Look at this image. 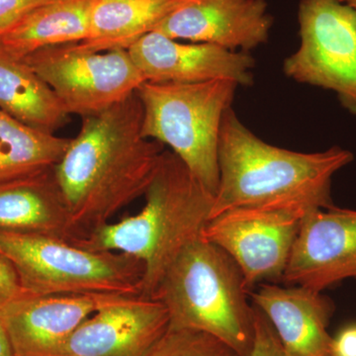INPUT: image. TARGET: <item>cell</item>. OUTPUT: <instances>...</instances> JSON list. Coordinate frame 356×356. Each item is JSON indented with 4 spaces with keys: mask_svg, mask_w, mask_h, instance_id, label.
I'll list each match as a JSON object with an SVG mask.
<instances>
[{
    "mask_svg": "<svg viewBox=\"0 0 356 356\" xmlns=\"http://www.w3.org/2000/svg\"><path fill=\"white\" fill-rule=\"evenodd\" d=\"M145 81L198 83L228 79L238 86L254 83V58L248 51H233L215 44H184L153 31L129 48Z\"/></svg>",
    "mask_w": 356,
    "mask_h": 356,
    "instance_id": "obj_13",
    "label": "cell"
},
{
    "mask_svg": "<svg viewBox=\"0 0 356 356\" xmlns=\"http://www.w3.org/2000/svg\"><path fill=\"white\" fill-rule=\"evenodd\" d=\"M355 156L332 147L299 153L259 139L229 108L219 140V186L211 218L235 208L306 213L334 205L332 177Z\"/></svg>",
    "mask_w": 356,
    "mask_h": 356,
    "instance_id": "obj_2",
    "label": "cell"
},
{
    "mask_svg": "<svg viewBox=\"0 0 356 356\" xmlns=\"http://www.w3.org/2000/svg\"><path fill=\"white\" fill-rule=\"evenodd\" d=\"M0 356H13L10 341L1 321H0Z\"/></svg>",
    "mask_w": 356,
    "mask_h": 356,
    "instance_id": "obj_26",
    "label": "cell"
},
{
    "mask_svg": "<svg viewBox=\"0 0 356 356\" xmlns=\"http://www.w3.org/2000/svg\"><path fill=\"white\" fill-rule=\"evenodd\" d=\"M273 25L266 0H184L154 31L248 53L268 41Z\"/></svg>",
    "mask_w": 356,
    "mask_h": 356,
    "instance_id": "obj_14",
    "label": "cell"
},
{
    "mask_svg": "<svg viewBox=\"0 0 356 356\" xmlns=\"http://www.w3.org/2000/svg\"><path fill=\"white\" fill-rule=\"evenodd\" d=\"M23 60L53 89L67 113L83 118L123 102L145 83L128 50L95 53L74 43L42 49Z\"/></svg>",
    "mask_w": 356,
    "mask_h": 356,
    "instance_id": "obj_8",
    "label": "cell"
},
{
    "mask_svg": "<svg viewBox=\"0 0 356 356\" xmlns=\"http://www.w3.org/2000/svg\"><path fill=\"white\" fill-rule=\"evenodd\" d=\"M92 0H48L0 35V49L23 60L49 47L88 38Z\"/></svg>",
    "mask_w": 356,
    "mask_h": 356,
    "instance_id": "obj_18",
    "label": "cell"
},
{
    "mask_svg": "<svg viewBox=\"0 0 356 356\" xmlns=\"http://www.w3.org/2000/svg\"><path fill=\"white\" fill-rule=\"evenodd\" d=\"M25 295L29 294L23 289L13 266L0 257V309Z\"/></svg>",
    "mask_w": 356,
    "mask_h": 356,
    "instance_id": "obj_24",
    "label": "cell"
},
{
    "mask_svg": "<svg viewBox=\"0 0 356 356\" xmlns=\"http://www.w3.org/2000/svg\"><path fill=\"white\" fill-rule=\"evenodd\" d=\"M238 88L228 79L198 83L145 81L136 91L143 106V136L170 147L214 195L219 186L222 121Z\"/></svg>",
    "mask_w": 356,
    "mask_h": 356,
    "instance_id": "obj_5",
    "label": "cell"
},
{
    "mask_svg": "<svg viewBox=\"0 0 356 356\" xmlns=\"http://www.w3.org/2000/svg\"><path fill=\"white\" fill-rule=\"evenodd\" d=\"M300 44L283 72L299 83L334 91L356 116V10L339 0H301Z\"/></svg>",
    "mask_w": 356,
    "mask_h": 356,
    "instance_id": "obj_7",
    "label": "cell"
},
{
    "mask_svg": "<svg viewBox=\"0 0 356 356\" xmlns=\"http://www.w3.org/2000/svg\"><path fill=\"white\" fill-rule=\"evenodd\" d=\"M248 356H289L268 321L255 307L254 341Z\"/></svg>",
    "mask_w": 356,
    "mask_h": 356,
    "instance_id": "obj_22",
    "label": "cell"
},
{
    "mask_svg": "<svg viewBox=\"0 0 356 356\" xmlns=\"http://www.w3.org/2000/svg\"><path fill=\"white\" fill-rule=\"evenodd\" d=\"M248 295L235 261L200 236L168 267L152 299L165 306L168 329L205 332L248 356L254 322Z\"/></svg>",
    "mask_w": 356,
    "mask_h": 356,
    "instance_id": "obj_4",
    "label": "cell"
},
{
    "mask_svg": "<svg viewBox=\"0 0 356 356\" xmlns=\"http://www.w3.org/2000/svg\"><path fill=\"white\" fill-rule=\"evenodd\" d=\"M128 295H25L0 309L13 356H58L84 321Z\"/></svg>",
    "mask_w": 356,
    "mask_h": 356,
    "instance_id": "obj_11",
    "label": "cell"
},
{
    "mask_svg": "<svg viewBox=\"0 0 356 356\" xmlns=\"http://www.w3.org/2000/svg\"><path fill=\"white\" fill-rule=\"evenodd\" d=\"M0 231L79 240L56 177L55 166L0 182Z\"/></svg>",
    "mask_w": 356,
    "mask_h": 356,
    "instance_id": "obj_16",
    "label": "cell"
},
{
    "mask_svg": "<svg viewBox=\"0 0 356 356\" xmlns=\"http://www.w3.org/2000/svg\"><path fill=\"white\" fill-rule=\"evenodd\" d=\"M70 139L25 125L0 111V182L57 165Z\"/></svg>",
    "mask_w": 356,
    "mask_h": 356,
    "instance_id": "obj_20",
    "label": "cell"
},
{
    "mask_svg": "<svg viewBox=\"0 0 356 356\" xmlns=\"http://www.w3.org/2000/svg\"><path fill=\"white\" fill-rule=\"evenodd\" d=\"M184 0H92L88 38L76 43L81 50H129L154 31Z\"/></svg>",
    "mask_w": 356,
    "mask_h": 356,
    "instance_id": "obj_17",
    "label": "cell"
},
{
    "mask_svg": "<svg viewBox=\"0 0 356 356\" xmlns=\"http://www.w3.org/2000/svg\"><path fill=\"white\" fill-rule=\"evenodd\" d=\"M144 196L138 214L108 222L74 243L95 252H123L142 262L140 296L153 298L168 267L202 236L215 195L177 154L165 149Z\"/></svg>",
    "mask_w": 356,
    "mask_h": 356,
    "instance_id": "obj_3",
    "label": "cell"
},
{
    "mask_svg": "<svg viewBox=\"0 0 356 356\" xmlns=\"http://www.w3.org/2000/svg\"><path fill=\"white\" fill-rule=\"evenodd\" d=\"M339 1L343 2L346 6H350L351 8L356 10V0H339Z\"/></svg>",
    "mask_w": 356,
    "mask_h": 356,
    "instance_id": "obj_27",
    "label": "cell"
},
{
    "mask_svg": "<svg viewBox=\"0 0 356 356\" xmlns=\"http://www.w3.org/2000/svg\"><path fill=\"white\" fill-rule=\"evenodd\" d=\"M0 111L16 120L55 134L69 121L63 103L24 60L0 49Z\"/></svg>",
    "mask_w": 356,
    "mask_h": 356,
    "instance_id": "obj_19",
    "label": "cell"
},
{
    "mask_svg": "<svg viewBox=\"0 0 356 356\" xmlns=\"http://www.w3.org/2000/svg\"><path fill=\"white\" fill-rule=\"evenodd\" d=\"M168 325V312L161 302L128 295L84 321L58 356H149Z\"/></svg>",
    "mask_w": 356,
    "mask_h": 356,
    "instance_id": "obj_12",
    "label": "cell"
},
{
    "mask_svg": "<svg viewBox=\"0 0 356 356\" xmlns=\"http://www.w3.org/2000/svg\"><path fill=\"white\" fill-rule=\"evenodd\" d=\"M289 356H330L327 331L334 302L324 292L300 285H261L248 292Z\"/></svg>",
    "mask_w": 356,
    "mask_h": 356,
    "instance_id": "obj_15",
    "label": "cell"
},
{
    "mask_svg": "<svg viewBox=\"0 0 356 356\" xmlns=\"http://www.w3.org/2000/svg\"><path fill=\"white\" fill-rule=\"evenodd\" d=\"M48 0H0V35Z\"/></svg>",
    "mask_w": 356,
    "mask_h": 356,
    "instance_id": "obj_23",
    "label": "cell"
},
{
    "mask_svg": "<svg viewBox=\"0 0 356 356\" xmlns=\"http://www.w3.org/2000/svg\"><path fill=\"white\" fill-rule=\"evenodd\" d=\"M330 356H356V324L343 327L332 337Z\"/></svg>",
    "mask_w": 356,
    "mask_h": 356,
    "instance_id": "obj_25",
    "label": "cell"
},
{
    "mask_svg": "<svg viewBox=\"0 0 356 356\" xmlns=\"http://www.w3.org/2000/svg\"><path fill=\"white\" fill-rule=\"evenodd\" d=\"M304 216L296 211L235 208L211 218L201 236L235 261L250 292L262 281L282 280Z\"/></svg>",
    "mask_w": 356,
    "mask_h": 356,
    "instance_id": "obj_9",
    "label": "cell"
},
{
    "mask_svg": "<svg viewBox=\"0 0 356 356\" xmlns=\"http://www.w3.org/2000/svg\"><path fill=\"white\" fill-rule=\"evenodd\" d=\"M149 356H240L216 337L192 330L168 329Z\"/></svg>",
    "mask_w": 356,
    "mask_h": 356,
    "instance_id": "obj_21",
    "label": "cell"
},
{
    "mask_svg": "<svg viewBox=\"0 0 356 356\" xmlns=\"http://www.w3.org/2000/svg\"><path fill=\"white\" fill-rule=\"evenodd\" d=\"M142 124V103L135 92L84 117L55 165L79 240L108 224L118 211L146 193L165 146L145 138Z\"/></svg>",
    "mask_w": 356,
    "mask_h": 356,
    "instance_id": "obj_1",
    "label": "cell"
},
{
    "mask_svg": "<svg viewBox=\"0 0 356 356\" xmlns=\"http://www.w3.org/2000/svg\"><path fill=\"white\" fill-rule=\"evenodd\" d=\"M0 257L29 295H140L145 266L117 252H95L42 234L0 231Z\"/></svg>",
    "mask_w": 356,
    "mask_h": 356,
    "instance_id": "obj_6",
    "label": "cell"
},
{
    "mask_svg": "<svg viewBox=\"0 0 356 356\" xmlns=\"http://www.w3.org/2000/svg\"><path fill=\"white\" fill-rule=\"evenodd\" d=\"M346 280H356V210L306 213L281 281L324 292Z\"/></svg>",
    "mask_w": 356,
    "mask_h": 356,
    "instance_id": "obj_10",
    "label": "cell"
}]
</instances>
